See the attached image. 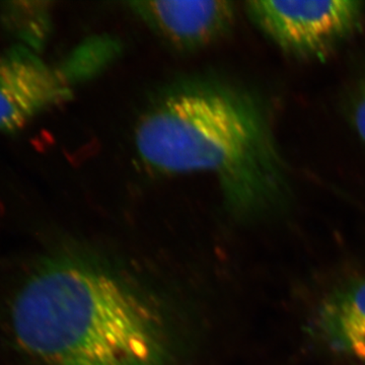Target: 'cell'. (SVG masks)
Wrapping results in <instances>:
<instances>
[{"instance_id": "cell-5", "label": "cell", "mask_w": 365, "mask_h": 365, "mask_svg": "<svg viewBox=\"0 0 365 365\" xmlns=\"http://www.w3.org/2000/svg\"><path fill=\"white\" fill-rule=\"evenodd\" d=\"M127 6L158 39L182 53L200 51L227 37L237 11L227 0H143Z\"/></svg>"}, {"instance_id": "cell-3", "label": "cell", "mask_w": 365, "mask_h": 365, "mask_svg": "<svg viewBox=\"0 0 365 365\" xmlns=\"http://www.w3.org/2000/svg\"><path fill=\"white\" fill-rule=\"evenodd\" d=\"M259 31L285 54L324 61L361 31L365 4L357 0L246 2Z\"/></svg>"}, {"instance_id": "cell-10", "label": "cell", "mask_w": 365, "mask_h": 365, "mask_svg": "<svg viewBox=\"0 0 365 365\" xmlns=\"http://www.w3.org/2000/svg\"><path fill=\"white\" fill-rule=\"evenodd\" d=\"M347 114L353 131L365 144V72L350 95Z\"/></svg>"}, {"instance_id": "cell-4", "label": "cell", "mask_w": 365, "mask_h": 365, "mask_svg": "<svg viewBox=\"0 0 365 365\" xmlns=\"http://www.w3.org/2000/svg\"><path fill=\"white\" fill-rule=\"evenodd\" d=\"M74 88L61 66H49L33 50L16 44L0 53V132L25 128L71 100Z\"/></svg>"}, {"instance_id": "cell-6", "label": "cell", "mask_w": 365, "mask_h": 365, "mask_svg": "<svg viewBox=\"0 0 365 365\" xmlns=\"http://www.w3.org/2000/svg\"><path fill=\"white\" fill-rule=\"evenodd\" d=\"M359 326H365V277L336 287L322 302L317 317L318 332L325 341Z\"/></svg>"}, {"instance_id": "cell-7", "label": "cell", "mask_w": 365, "mask_h": 365, "mask_svg": "<svg viewBox=\"0 0 365 365\" xmlns=\"http://www.w3.org/2000/svg\"><path fill=\"white\" fill-rule=\"evenodd\" d=\"M50 2L9 1L0 6V21L21 46L39 53L52 30Z\"/></svg>"}, {"instance_id": "cell-8", "label": "cell", "mask_w": 365, "mask_h": 365, "mask_svg": "<svg viewBox=\"0 0 365 365\" xmlns=\"http://www.w3.org/2000/svg\"><path fill=\"white\" fill-rule=\"evenodd\" d=\"M119 49V44L111 38L86 41L74 49L60 66L76 86L104 71L117 56Z\"/></svg>"}, {"instance_id": "cell-9", "label": "cell", "mask_w": 365, "mask_h": 365, "mask_svg": "<svg viewBox=\"0 0 365 365\" xmlns=\"http://www.w3.org/2000/svg\"><path fill=\"white\" fill-rule=\"evenodd\" d=\"M333 349L365 361V326L353 327L326 341Z\"/></svg>"}, {"instance_id": "cell-2", "label": "cell", "mask_w": 365, "mask_h": 365, "mask_svg": "<svg viewBox=\"0 0 365 365\" xmlns=\"http://www.w3.org/2000/svg\"><path fill=\"white\" fill-rule=\"evenodd\" d=\"M19 348L47 365H170L157 307L106 262L60 251L37 264L14 295Z\"/></svg>"}, {"instance_id": "cell-1", "label": "cell", "mask_w": 365, "mask_h": 365, "mask_svg": "<svg viewBox=\"0 0 365 365\" xmlns=\"http://www.w3.org/2000/svg\"><path fill=\"white\" fill-rule=\"evenodd\" d=\"M274 122L258 90L220 73L188 74L148 98L134 125V151L155 176L212 177L237 220L277 217L292 206L294 185Z\"/></svg>"}]
</instances>
